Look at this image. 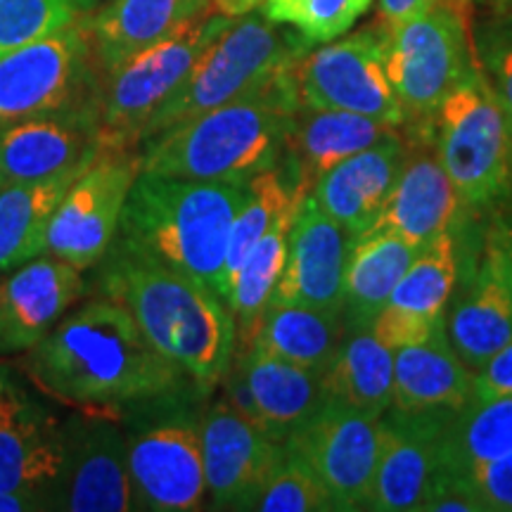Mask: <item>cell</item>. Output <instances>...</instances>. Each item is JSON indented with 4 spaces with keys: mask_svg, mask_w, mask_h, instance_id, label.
I'll list each match as a JSON object with an SVG mask.
<instances>
[{
    "mask_svg": "<svg viewBox=\"0 0 512 512\" xmlns=\"http://www.w3.org/2000/svg\"><path fill=\"white\" fill-rule=\"evenodd\" d=\"M22 368L43 394L76 408L124 411L164 396L202 394L112 299H95L64 318L27 351Z\"/></svg>",
    "mask_w": 512,
    "mask_h": 512,
    "instance_id": "6da1fadb",
    "label": "cell"
},
{
    "mask_svg": "<svg viewBox=\"0 0 512 512\" xmlns=\"http://www.w3.org/2000/svg\"><path fill=\"white\" fill-rule=\"evenodd\" d=\"M100 264L105 299L131 313L157 354L202 394L219 387L235 351V318L226 299L190 275L119 245Z\"/></svg>",
    "mask_w": 512,
    "mask_h": 512,
    "instance_id": "7a4b0ae2",
    "label": "cell"
},
{
    "mask_svg": "<svg viewBox=\"0 0 512 512\" xmlns=\"http://www.w3.org/2000/svg\"><path fill=\"white\" fill-rule=\"evenodd\" d=\"M292 64L238 100L143 140L140 171L181 181L249 183L278 166L287 128L302 107Z\"/></svg>",
    "mask_w": 512,
    "mask_h": 512,
    "instance_id": "3957f363",
    "label": "cell"
},
{
    "mask_svg": "<svg viewBox=\"0 0 512 512\" xmlns=\"http://www.w3.org/2000/svg\"><path fill=\"white\" fill-rule=\"evenodd\" d=\"M247 183H200L138 171L112 245L190 275L228 302L226 252Z\"/></svg>",
    "mask_w": 512,
    "mask_h": 512,
    "instance_id": "277c9868",
    "label": "cell"
},
{
    "mask_svg": "<svg viewBox=\"0 0 512 512\" xmlns=\"http://www.w3.org/2000/svg\"><path fill=\"white\" fill-rule=\"evenodd\" d=\"M233 19L209 5L162 41L102 74V150H138L150 119L181 91L204 50Z\"/></svg>",
    "mask_w": 512,
    "mask_h": 512,
    "instance_id": "5b68a950",
    "label": "cell"
},
{
    "mask_svg": "<svg viewBox=\"0 0 512 512\" xmlns=\"http://www.w3.org/2000/svg\"><path fill=\"white\" fill-rule=\"evenodd\" d=\"M434 145L465 214H486L510 202V133L479 60L434 114Z\"/></svg>",
    "mask_w": 512,
    "mask_h": 512,
    "instance_id": "8992f818",
    "label": "cell"
},
{
    "mask_svg": "<svg viewBox=\"0 0 512 512\" xmlns=\"http://www.w3.org/2000/svg\"><path fill=\"white\" fill-rule=\"evenodd\" d=\"M470 0H441L384 29V64L406 126H430L446 95L475 69Z\"/></svg>",
    "mask_w": 512,
    "mask_h": 512,
    "instance_id": "52a82bcc",
    "label": "cell"
},
{
    "mask_svg": "<svg viewBox=\"0 0 512 512\" xmlns=\"http://www.w3.org/2000/svg\"><path fill=\"white\" fill-rule=\"evenodd\" d=\"M280 27L261 8L235 17L204 50L181 91L150 119L143 140L238 100L297 60L309 41Z\"/></svg>",
    "mask_w": 512,
    "mask_h": 512,
    "instance_id": "ba28073f",
    "label": "cell"
},
{
    "mask_svg": "<svg viewBox=\"0 0 512 512\" xmlns=\"http://www.w3.org/2000/svg\"><path fill=\"white\" fill-rule=\"evenodd\" d=\"M190 394L147 401L150 411L124 422L133 510L195 512L204 508L200 415L188 411Z\"/></svg>",
    "mask_w": 512,
    "mask_h": 512,
    "instance_id": "9c48e42d",
    "label": "cell"
},
{
    "mask_svg": "<svg viewBox=\"0 0 512 512\" xmlns=\"http://www.w3.org/2000/svg\"><path fill=\"white\" fill-rule=\"evenodd\" d=\"M100 81L88 17H79L0 57V126L72 107H100Z\"/></svg>",
    "mask_w": 512,
    "mask_h": 512,
    "instance_id": "30bf717a",
    "label": "cell"
},
{
    "mask_svg": "<svg viewBox=\"0 0 512 512\" xmlns=\"http://www.w3.org/2000/svg\"><path fill=\"white\" fill-rule=\"evenodd\" d=\"M299 105L373 117L403 128V110L384 64V29L370 27L297 57L292 64Z\"/></svg>",
    "mask_w": 512,
    "mask_h": 512,
    "instance_id": "8fae6325",
    "label": "cell"
},
{
    "mask_svg": "<svg viewBox=\"0 0 512 512\" xmlns=\"http://www.w3.org/2000/svg\"><path fill=\"white\" fill-rule=\"evenodd\" d=\"M138 171V150H102L57 204L46 254L79 271L98 266L117 238L121 211Z\"/></svg>",
    "mask_w": 512,
    "mask_h": 512,
    "instance_id": "7c38bea8",
    "label": "cell"
},
{
    "mask_svg": "<svg viewBox=\"0 0 512 512\" xmlns=\"http://www.w3.org/2000/svg\"><path fill=\"white\" fill-rule=\"evenodd\" d=\"M119 415L114 408H79L64 422V465L55 510H133L126 427Z\"/></svg>",
    "mask_w": 512,
    "mask_h": 512,
    "instance_id": "4fadbf2b",
    "label": "cell"
},
{
    "mask_svg": "<svg viewBox=\"0 0 512 512\" xmlns=\"http://www.w3.org/2000/svg\"><path fill=\"white\" fill-rule=\"evenodd\" d=\"M377 418L325 401L283 444L313 470L335 510H368L380 456Z\"/></svg>",
    "mask_w": 512,
    "mask_h": 512,
    "instance_id": "5bb4252c",
    "label": "cell"
},
{
    "mask_svg": "<svg viewBox=\"0 0 512 512\" xmlns=\"http://www.w3.org/2000/svg\"><path fill=\"white\" fill-rule=\"evenodd\" d=\"M406 131L408 157L399 181L361 235H392L420 252L439 235L456 230L465 209L437 155L434 121L430 126H406Z\"/></svg>",
    "mask_w": 512,
    "mask_h": 512,
    "instance_id": "9a60e30c",
    "label": "cell"
},
{
    "mask_svg": "<svg viewBox=\"0 0 512 512\" xmlns=\"http://www.w3.org/2000/svg\"><path fill=\"white\" fill-rule=\"evenodd\" d=\"M453 411L387 408L377 422L380 456L368 510L415 512L425 508L444 479L441 439Z\"/></svg>",
    "mask_w": 512,
    "mask_h": 512,
    "instance_id": "2e32d148",
    "label": "cell"
},
{
    "mask_svg": "<svg viewBox=\"0 0 512 512\" xmlns=\"http://www.w3.org/2000/svg\"><path fill=\"white\" fill-rule=\"evenodd\" d=\"M200 437L211 508L254 510L261 489L283 458V441L247 420L226 399L200 413Z\"/></svg>",
    "mask_w": 512,
    "mask_h": 512,
    "instance_id": "e0dca14e",
    "label": "cell"
},
{
    "mask_svg": "<svg viewBox=\"0 0 512 512\" xmlns=\"http://www.w3.org/2000/svg\"><path fill=\"white\" fill-rule=\"evenodd\" d=\"M221 384L226 387L223 399L278 441L290 437L325 403L323 373L254 347L233 351Z\"/></svg>",
    "mask_w": 512,
    "mask_h": 512,
    "instance_id": "ac0fdd59",
    "label": "cell"
},
{
    "mask_svg": "<svg viewBox=\"0 0 512 512\" xmlns=\"http://www.w3.org/2000/svg\"><path fill=\"white\" fill-rule=\"evenodd\" d=\"M102 152L100 107L38 114L0 126V178L41 183L88 166Z\"/></svg>",
    "mask_w": 512,
    "mask_h": 512,
    "instance_id": "d6986e66",
    "label": "cell"
},
{
    "mask_svg": "<svg viewBox=\"0 0 512 512\" xmlns=\"http://www.w3.org/2000/svg\"><path fill=\"white\" fill-rule=\"evenodd\" d=\"M351 247L354 235L330 219L311 195H306L294 216L287 261L271 304H304L342 311Z\"/></svg>",
    "mask_w": 512,
    "mask_h": 512,
    "instance_id": "ffe728a7",
    "label": "cell"
},
{
    "mask_svg": "<svg viewBox=\"0 0 512 512\" xmlns=\"http://www.w3.org/2000/svg\"><path fill=\"white\" fill-rule=\"evenodd\" d=\"M456 238L451 230L422 247L375 316L370 328L392 351L425 342L446 325V306L458 280Z\"/></svg>",
    "mask_w": 512,
    "mask_h": 512,
    "instance_id": "44dd1931",
    "label": "cell"
},
{
    "mask_svg": "<svg viewBox=\"0 0 512 512\" xmlns=\"http://www.w3.org/2000/svg\"><path fill=\"white\" fill-rule=\"evenodd\" d=\"M83 290L79 268L57 256L41 254L15 268L0 283V354L36 347Z\"/></svg>",
    "mask_w": 512,
    "mask_h": 512,
    "instance_id": "7402d4cb",
    "label": "cell"
},
{
    "mask_svg": "<svg viewBox=\"0 0 512 512\" xmlns=\"http://www.w3.org/2000/svg\"><path fill=\"white\" fill-rule=\"evenodd\" d=\"M446 335L472 373L512 342V271L494 230L465 294L446 316Z\"/></svg>",
    "mask_w": 512,
    "mask_h": 512,
    "instance_id": "603a6c76",
    "label": "cell"
},
{
    "mask_svg": "<svg viewBox=\"0 0 512 512\" xmlns=\"http://www.w3.org/2000/svg\"><path fill=\"white\" fill-rule=\"evenodd\" d=\"M62 465V425L22 389L0 380V491H41L53 503Z\"/></svg>",
    "mask_w": 512,
    "mask_h": 512,
    "instance_id": "cb8c5ba5",
    "label": "cell"
},
{
    "mask_svg": "<svg viewBox=\"0 0 512 512\" xmlns=\"http://www.w3.org/2000/svg\"><path fill=\"white\" fill-rule=\"evenodd\" d=\"M406 157L408 140L396 131L332 166L328 174L320 176L309 195L356 240L380 214L389 192L399 181Z\"/></svg>",
    "mask_w": 512,
    "mask_h": 512,
    "instance_id": "d4e9b609",
    "label": "cell"
},
{
    "mask_svg": "<svg viewBox=\"0 0 512 512\" xmlns=\"http://www.w3.org/2000/svg\"><path fill=\"white\" fill-rule=\"evenodd\" d=\"M396 131L401 128L363 114L299 107L287 128L280 166L297 188L311 192L332 166Z\"/></svg>",
    "mask_w": 512,
    "mask_h": 512,
    "instance_id": "484cf974",
    "label": "cell"
},
{
    "mask_svg": "<svg viewBox=\"0 0 512 512\" xmlns=\"http://www.w3.org/2000/svg\"><path fill=\"white\" fill-rule=\"evenodd\" d=\"M475 396V373L460 361L446 325L430 339L394 351V408L458 411Z\"/></svg>",
    "mask_w": 512,
    "mask_h": 512,
    "instance_id": "4316f807",
    "label": "cell"
},
{
    "mask_svg": "<svg viewBox=\"0 0 512 512\" xmlns=\"http://www.w3.org/2000/svg\"><path fill=\"white\" fill-rule=\"evenodd\" d=\"M209 5L211 0H107L88 17L100 72H110L131 55L162 41Z\"/></svg>",
    "mask_w": 512,
    "mask_h": 512,
    "instance_id": "83f0119b",
    "label": "cell"
},
{
    "mask_svg": "<svg viewBox=\"0 0 512 512\" xmlns=\"http://www.w3.org/2000/svg\"><path fill=\"white\" fill-rule=\"evenodd\" d=\"M325 401L380 420L394 403V351L370 325L347 328L337 356L323 373Z\"/></svg>",
    "mask_w": 512,
    "mask_h": 512,
    "instance_id": "f1b7e54d",
    "label": "cell"
},
{
    "mask_svg": "<svg viewBox=\"0 0 512 512\" xmlns=\"http://www.w3.org/2000/svg\"><path fill=\"white\" fill-rule=\"evenodd\" d=\"M347 335L342 311L304 304H268L261 316L254 349L325 373Z\"/></svg>",
    "mask_w": 512,
    "mask_h": 512,
    "instance_id": "f546056e",
    "label": "cell"
},
{
    "mask_svg": "<svg viewBox=\"0 0 512 512\" xmlns=\"http://www.w3.org/2000/svg\"><path fill=\"white\" fill-rule=\"evenodd\" d=\"M88 166L50 181L5 183L0 188V273L15 271L46 254L48 226L57 204Z\"/></svg>",
    "mask_w": 512,
    "mask_h": 512,
    "instance_id": "4dcf8cb0",
    "label": "cell"
},
{
    "mask_svg": "<svg viewBox=\"0 0 512 512\" xmlns=\"http://www.w3.org/2000/svg\"><path fill=\"white\" fill-rule=\"evenodd\" d=\"M418 249L392 235H361L351 247L344 275L342 313L347 328L373 325Z\"/></svg>",
    "mask_w": 512,
    "mask_h": 512,
    "instance_id": "1f68e13d",
    "label": "cell"
},
{
    "mask_svg": "<svg viewBox=\"0 0 512 512\" xmlns=\"http://www.w3.org/2000/svg\"><path fill=\"white\" fill-rule=\"evenodd\" d=\"M512 451V396L472 399L451 413L441 439L444 479H458Z\"/></svg>",
    "mask_w": 512,
    "mask_h": 512,
    "instance_id": "d6a6232c",
    "label": "cell"
},
{
    "mask_svg": "<svg viewBox=\"0 0 512 512\" xmlns=\"http://www.w3.org/2000/svg\"><path fill=\"white\" fill-rule=\"evenodd\" d=\"M304 200L292 202L275 219L268 233L249 252L238 278L230 287L228 306L235 318V351H245L252 347L261 316H264L266 306L271 304L273 290L285 268L287 249H290V230L294 216H297Z\"/></svg>",
    "mask_w": 512,
    "mask_h": 512,
    "instance_id": "836d02e7",
    "label": "cell"
},
{
    "mask_svg": "<svg viewBox=\"0 0 512 512\" xmlns=\"http://www.w3.org/2000/svg\"><path fill=\"white\" fill-rule=\"evenodd\" d=\"M306 195H309V192L297 188L280 164L273 166V169L261 171V174H256L252 181L247 183V197L245 202H242L238 216H235L228 238V287H233L249 252H252L256 242L268 233V228L273 226L275 219H278L292 202L304 200Z\"/></svg>",
    "mask_w": 512,
    "mask_h": 512,
    "instance_id": "e575fe53",
    "label": "cell"
},
{
    "mask_svg": "<svg viewBox=\"0 0 512 512\" xmlns=\"http://www.w3.org/2000/svg\"><path fill=\"white\" fill-rule=\"evenodd\" d=\"M370 3L373 0H266L261 10L309 43H328L347 34Z\"/></svg>",
    "mask_w": 512,
    "mask_h": 512,
    "instance_id": "d590c367",
    "label": "cell"
},
{
    "mask_svg": "<svg viewBox=\"0 0 512 512\" xmlns=\"http://www.w3.org/2000/svg\"><path fill=\"white\" fill-rule=\"evenodd\" d=\"M254 510L264 512H330L335 503L313 470L290 451L275 465L268 482L256 498Z\"/></svg>",
    "mask_w": 512,
    "mask_h": 512,
    "instance_id": "8d00e7d4",
    "label": "cell"
},
{
    "mask_svg": "<svg viewBox=\"0 0 512 512\" xmlns=\"http://www.w3.org/2000/svg\"><path fill=\"white\" fill-rule=\"evenodd\" d=\"M79 17L72 0H0V57L69 27Z\"/></svg>",
    "mask_w": 512,
    "mask_h": 512,
    "instance_id": "74e56055",
    "label": "cell"
},
{
    "mask_svg": "<svg viewBox=\"0 0 512 512\" xmlns=\"http://www.w3.org/2000/svg\"><path fill=\"white\" fill-rule=\"evenodd\" d=\"M477 57L501 105L512 143V19L486 29Z\"/></svg>",
    "mask_w": 512,
    "mask_h": 512,
    "instance_id": "f35d334b",
    "label": "cell"
},
{
    "mask_svg": "<svg viewBox=\"0 0 512 512\" xmlns=\"http://www.w3.org/2000/svg\"><path fill=\"white\" fill-rule=\"evenodd\" d=\"M479 512H512V451L458 479H448Z\"/></svg>",
    "mask_w": 512,
    "mask_h": 512,
    "instance_id": "ab89813d",
    "label": "cell"
},
{
    "mask_svg": "<svg viewBox=\"0 0 512 512\" xmlns=\"http://www.w3.org/2000/svg\"><path fill=\"white\" fill-rule=\"evenodd\" d=\"M512 396V342L494 354L482 368L475 370V396L472 399H496Z\"/></svg>",
    "mask_w": 512,
    "mask_h": 512,
    "instance_id": "60d3db41",
    "label": "cell"
},
{
    "mask_svg": "<svg viewBox=\"0 0 512 512\" xmlns=\"http://www.w3.org/2000/svg\"><path fill=\"white\" fill-rule=\"evenodd\" d=\"M437 3H441V0H380L382 27H396V24L434 8Z\"/></svg>",
    "mask_w": 512,
    "mask_h": 512,
    "instance_id": "b9f144b4",
    "label": "cell"
},
{
    "mask_svg": "<svg viewBox=\"0 0 512 512\" xmlns=\"http://www.w3.org/2000/svg\"><path fill=\"white\" fill-rule=\"evenodd\" d=\"M27 510H53V503L41 491H0V512H27Z\"/></svg>",
    "mask_w": 512,
    "mask_h": 512,
    "instance_id": "7bdbcfd3",
    "label": "cell"
},
{
    "mask_svg": "<svg viewBox=\"0 0 512 512\" xmlns=\"http://www.w3.org/2000/svg\"><path fill=\"white\" fill-rule=\"evenodd\" d=\"M264 3L266 0H211V8H214L216 12H221V15L240 17L256 8H261Z\"/></svg>",
    "mask_w": 512,
    "mask_h": 512,
    "instance_id": "ee69618b",
    "label": "cell"
},
{
    "mask_svg": "<svg viewBox=\"0 0 512 512\" xmlns=\"http://www.w3.org/2000/svg\"><path fill=\"white\" fill-rule=\"evenodd\" d=\"M491 230H494L498 242H501L505 259H508L510 271H512V221H498L491 226Z\"/></svg>",
    "mask_w": 512,
    "mask_h": 512,
    "instance_id": "f6af8a7d",
    "label": "cell"
},
{
    "mask_svg": "<svg viewBox=\"0 0 512 512\" xmlns=\"http://www.w3.org/2000/svg\"><path fill=\"white\" fill-rule=\"evenodd\" d=\"M72 3L81 17H91L93 12H98L102 5L107 3V0H72Z\"/></svg>",
    "mask_w": 512,
    "mask_h": 512,
    "instance_id": "bcb514c9",
    "label": "cell"
},
{
    "mask_svg": "<svg viewBox=\"0 0 512 512\" xmlns=\"http://www.w3.org/2000/svg\"><path fill=\"white\" fill-rule=\"evenodd\" d=\"M496 3H512V0H496Z\"/></svg>",
    "mask_w": 512,
    "mask_h": 512,
    "instance_id": "7dc6e473",
    "label": "cell"
},
{
    "mask_svg": "<svg viewBox=\"0 0 512 512\" xmlns=\"http://www.w3.org/2000/svg\"><path fill=\"white\" fill-rule=\"evenodd\" d=\"M3 185H5V181H3V178H0V188H3Z\"/></svg>",
    "mask_w": 512,
    "mask_h": 512,
    "instance_id": "c3c4849f",
    "label": "cell"
}]
</instances>
